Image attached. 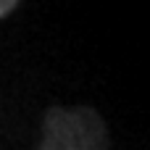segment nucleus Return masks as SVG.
Instances as JSON below:
<instances>
[{
  "label": "nucleus",
  "mask_w": 150,
  "mask_h": 150,
  "mask_svg": "<svg viewBox=\"0 0 150 150\" xmlns=\"http://www.w3.org/2000/svg\"><path fill=\"white\" fill-rule=\"evenodd\" d=\"M18 3H21V0H0V18H5V16H8Z\"/></svg>",
  "instance_id": "obj_2"
},
{
  "label": "nucleus",
  "mask_w": 150,
  "mask_h": 150,
  "mask_svg": "<svg viewBox=\"0 0 150 150\" xmlns=\"http://www.w3.org/2000/svg\"><path fill=\"white\" fill-rule=\"evenodd\" d=\"M111 137L103 116L90 105L47 108L37 150H108Z\"/></svg>",
  "instance_id": "obj_1"
}]
</instances>
